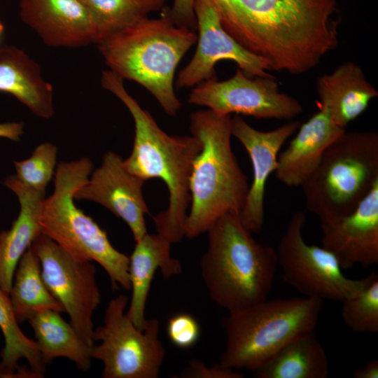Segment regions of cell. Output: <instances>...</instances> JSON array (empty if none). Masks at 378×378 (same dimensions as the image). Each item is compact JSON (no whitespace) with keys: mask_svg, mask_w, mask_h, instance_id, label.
Instances as JSON below:
<instances>
[{"mask_svg":"<svg viewBox=\"0 0 378 378\" xmlns=\"http://www.w3.org/2000/svg\"><path fill=\"white\" fill-rule=\"evenodd\" d=\"M222 26L271 70L309 71L338 44L337 0H211Z\"/></svg>","mask_w":378,"mask_h":378,"instance_id":"6da1fadb","label":"cell"},{"mask_svg":"<svg viewBox=\"0 0 378 378\" xmlns=\"http://www.w3.org/2000/svg\"><path fill=\"white\" fill-rule=\"evenodd\" d=\"M102 87L127 108L134 122V139L125 168L147 181L160 178L169 190L167 209L153 217L157 232L172 244L184 237V225L190 202L189 179L193 162L202 148L196 136L169 135L150 113L127 92L123 80L111 71H102Z\"/></svg>","mask_w":378,"mask_h":378,"instance_id":"7a4b0ae2","label":"cell"},{"mask_svg":"<svg viewBox=\"0 0 378 378\" xmlns=\"http://www.w3.org/2000/svg\"><path fill=\"white\" fill-rule=\"evenodd\" d=\"M197 40L194 30L177 26L163 7L159 18H148L97 45L110 71L140 84L175 116L182 107L174 88L176 69Z\"/></svg>","mask_w":378,"mask_h":378,"instance_id":"3957f363","label":"cell"},{"mask_svg":"<svg viewBox=\"0 0 378 378\" xmlns=\"http://www.w3.org/2000/svg\"><path fill=\"white\" fill-rule=\"evenodd\" d=\"M206 232L200 269L212 301L229 312L266 300L278 267L276 250L258 242L237 211L222 215Z\"/></svg>","mask_w":378,"mask_h":378,"instance_id":"277c9868","label":"cell"},{"mask_svg":"<svg viewBox=\"0 0 378 378\" xmlns=\"http://www.w3.org/2000/svg\"><path fill=\"white\" fill-rule=\"evenodd\" d=\"M231 115L210 109L190 115L191 134L201 141L189 179L190 208L184 236L195 238L206 232L222 215L240 212L249 188L231 146Z\"/></svg>","mask_w":378,"mask_h":378,"instance_id":"5b68a950","label":"cell"},{"mask_svg":"<svg viewBox=\"0 0 378 378\" xmlns=\"http://www.w3.org/2000/svg\"><path fill=\"white\" fill-rule=\"evenodd\" d=\"M93 167L87 157L58 164L53 192L42 203L41 232L76 258L99 264L113 288L130 290V258L115 248L106 231L74 203L75 192L88 181Z\"/></svg>","mask_w":378,"mask_h":378,"instance_id":"8992f818","label":"cell"},{"mask_svg":"<svg viewBox=\"0 0 378 378\" xmlns=\"http://www.w3.org/2000/svg\"><path fill=\"white\" fill-rule=\"evenodd\" d=\"M323 308L315 298H267L223 319L226 342L219 364L254 371L298 335L314 330Z\"/></svg>","mask_w":378,"mask_h":378,"instance_id":"52a82bcc","label":"cell"},{"mask_svg":"<svg viewBox=\"0 0 378 378\" xmlns=\"http://www.w3.org/2000/svg\"><path fill=\"white\" fill-rule=\"evenodd\" d=\"M378 181V133L345 132L300 186L307 209L320 220L353 212Z\"/></svg>","mask_w":378,"mask_h":378,"instance_id":"ba28073f","label":"cell"},{"mask_svg":"<svg viewBox=\"0 0 378 378\" xmlns=\"http://www.w3.org/2000/svg\"><path fill=\"white\" fill-rule=\"evenodd\" d=\"M129 298L118 295L104 312L103 324L94 330L91 357L101 360L104 378H157L165 356L158 337L160 323L147 319L138 329L126 313Z\"/></svg>","mask_w":378,"mask_h":378,"instance_id":"9c48e42d","label":"cell"},{"mask_svg":"<svg viewBox=\"0 0 378 378\" xmlns=\"http://www.w3.org/2000/svg\"><path fill=\"white\" fill-rule=\"evenodd\" d=\"M307 219L296 211L288 223L277 248V264L284 280L306 297L342 302L363 290L377 275L373 271L359 279L346 277L336 257L303 237Z\"/></svg>","mask_w":378,"mask_h":378,"instance_id":"30bf717a","label":"cell"},{"mask_svg":"<svg viewBox=\"0 0 378 378\" xmlns=\"http://www.w3.org/2000/svg\"><path fill=\"white\" fill-rule=\"evenodd\" d=\"M31 247L38 258L47 288L62 304L79 336L93 346V314L101 301L94 265L76 258L42 232Z\"/></svg>","mask_w":378,"mask_h":378,"instance_id":"8fae6325","label":"cell"},{"mask_svg":"<svg viewBox=\"0 0 378 378\" xmlns=\"http://www.w3.org/2000/svg\"><path fill=\"white\" fill-rule=\"evenodd\" d=\"M188 102L220 115L256 118L292 120L303 111L295 97L279 91L273 76L251 78L239 69L227 80L210 79L193 87Z\"/></svg>","mask_w":378,"mask_h":378,"instance_id":"7c38bea8","label":"cell"},{"mask_svg":"<svg viewBox=\"0 0 378 378\" xmlns=\"http://www.w3.org/2000/svg\"><path fill=\"white\" fill-rule=\"evenodd\" d=\"M197 46L190 61L178 73L179 88L195 87L203 81L217 78L214 66L221 60L235 62L248 77L272 76L267 62L251 53L232 38L222 26L211 0H194Z\"/></svg>","mask_w":378,"mask_h":378,"instance_id":"4fadbf2b","label":"cell"},{"mask_svg":"<svg viewBox=\"0 0 378 378\" xmlns=\"http://www.w3.org/2000/svg\"><path fill=\"white\" fill-rule=\"evenodd\" d=\"M123 160L118 154L107 151L101 165L92 172L74 197L108 209L128 225L136 241L147 233L145 216L149 209L142 193L145 181L131 174Z\"/></svg>","mask_w":378,"mask_h":378,"instance_id":"5bb4252c","label":"cell"},{"mask_svg":"<svg viewBox=\"0 0 378 378\" xmlns=\"http://www.w3.org/2000/svg\"><path fill=\"white\" fill-rule=\"evenodd\" d=\"M300 125L299 121L291 120L275 130L260 131L240 115L231 118L232 136L243 145L253 167V181L239 212L243 225L252 234L259 232L263 227L265 186L269 177L275 172L280 150Z\"/></svg>","mask_w":378,"mask_h":378,"instance_id":"9a60e30c","label":"cell"},{"mask_svg":"<svg viewBox=\"0 0 378 378\" xmlns=\"http://www.w3.org/2000/svg\"><path fill=\"white\" fill-rule=\"evenodd\" d=\"M322 247L342 270L378 264V181L351 214L321 220Z\"/></svg>","mask_w":378,"mask_h":378,"instance_id":"2e32d148","label":"cell"},{"mask_svg":"<svg viewBox=\"0 0 378 378\" xmlns=\"http://www.w3.org/2000/svg\"><path fill=\"white\" fill-rule=\"evenodd\" d=\"M22 21L55 48L94 43L89 12L80 0H18Z\"/></svg>","mask_w":378,"mask_h":378,"instance_id":"e0dca14e","label":"cell"},{"mask_svg":"<svg viewBox=\"0 0 378 378\" xmlns=\"http://www.w3.org/2000/svg\"><path fill=\"white\" fill-rule=\"evenodd\" d=\"M318 108L279 154L275 176L288 187L300 186L316 170L328 146L346 132L326 109Z\"/></svg>","mask_w":378,"mask_h":378,"instance_id":"ac0fdd59","label":"cell"},{"mask_svg":"<svg viewBox=\"0 0 378 378\" xmlns=\"http://www.w3.org/2000/svg\"><path fill=\"white\" fill-rule=\"evenodd\" d=\"M172 244L158 232H147L136 241L130 257L132 297L126 314L139 330L144 328L147 320L146 304L155 272L160 270L164 279H168L182 271L179 260L171 256Z\"/></svg>","mask_w":378,"mask_h":378,"instance_id":"d6986e66","label":"cell"},{"mask_svg":"<svg viewBox=\"0 0 378 378\" xmlns=\"http://www.w3.org/2000/svg\"><path fill=\"white\" fill-rule=\"evenodd\" d=\"M4 184L15 194L20 204L10 227L0 232V287L9 294L20 258L41 232L39 217L46 192L27 188L15 175L6 177Z\"/></svg>","mask_w":378,"mask_h":378,"instance_id":"ffe728a7","label":"cell"},{"mask_svg":"<svg viewBox=\"0 0 378 378\" xmlns=\"http://www.w3.org/2000/svg\"><path fill=\"white\" fill-rule=\"evenodd\" d=\"M318 107L328 111L339 126L346 127L360 116L378 92L370 84L362 69L351 61L339 65L316 81Z\"/></svg>","mask_w":378,"mask_h":378,"instance_id":"44dd1931","label":"cell"},{"mask_svg":"<svg viewBox=\"0 0 378 378\" xmlns=\"http://www.w3.org/2000/svg\"><path fill=\"white\" fill-rule=\"evenodd\" d=\"M0 92L13 95L38 117L54 115L52 85L43 78L39 65L14 46H0Z\"/></svg>","mask_w":378,"mask_h":378,"instance_id":"7402d4cb","label":"cell"},{"mask_svg":"<svg viewBox=\"0 0 378 378\" xmlns=\"http://www.w3.org/2000/svg\"><path fill=\"white\" fill-rule=\"evenodd\" d=\"M253 372L256 378H326L328 360L314 329L292 339Z\"/></svg>","mask_w":378,"mask_h":378,"instance_id":"603a6c76","label":"cell"},{"mask_svg":"<svg viewBox=\"0 0 378 378\" xmlns=\"http://www.w3.org/2000/svg\"><path fill=\"white\" fill-rule=\"evenodd\" d=\"M0 329L4 338V346L0 351V378L43 377L46 365L36 342L21 330L9 294L1 287Z\"/></svg>","mask_w":378,"mask_h":378,"instance_id":"cb8c5ba5","label":"cell"},{"mask_svg":"<svg viewBox=\"0 0 378 378\" xmlns=\"http://www.w3.org/2000/svg\"><path fill=\"white\" fill-rule=\"evenodd\" d=\"M28 321L45 365L63 357L75 363L82 371L90 369L92 346L79 336L70 323L63 319L60 312L52 309L41 311Z\"/></svg>","mask_w":378,"mask_h":378,"instance_id":"d4e9b609","label":"cell"},{"mask_svg":"<svg viewBox=\"0 0 378 378\" xmlns=\"http://www.w3.org/2000/svg\"><path fill=\"white\" fill-rule=\"evenodd\" d=\"M9 296L19 323L28 321L41 311L64 312L62 304L47 288L38 258L31 246L17 265Z\"/></svg>","mask_w":378,"mask_h":378,"instance_id":"484cf974","label":"cell"},{"mask_svg":"<svg viewBox=\"0 0 378 378\" xmlns=\"http://www.w3.org/2000/svg\"><path fill=\"white\" fill-rule=\"evenodd\" d=\"M90 15L94 43L162 9L165 0H80Z\"/></svg>","mask_w":378,"mask_h":378,"instance_id":"4316f807","label":"cell"},{"mask_svg":"<svg viewBox=\"0 0 378 378\" xmlns=\"http://www.w3.org/2000/svg\"><path fill=\"white\" fill-rule=\"evenodd\" d=\"M341 302L342 317L351 331L378 332V275L359 293Z\"/></svg>","mask_w":378,"mask_h":378,"instance_id":"83f0119b","label":"cell"},{"mask_svg":"<svg viewBox=\"0 0 378 378\" xmlns=\"http://www.w3.org/2000/svg\"><path fill=\"white\" fill-rule=\"evenodd\" d=\"M57 155V148L53 144H41L35 148L29 158L14 161L15 176L27 188L45 192L55 174Z\"/></svg>","mask_w":378,"mask_h":378,"instance_id":"f1b7e54d","label":"cell"},{"mask_svg":"<svg viewBox=\"0 0 378 378\" xmlns=\"http://www.w3.org/2000/svg\"><path fill=\"white\" fill-rule=\"evenodd\" d=\"M167 332L170 341L175 346L188 349L197 342L200 328L198 322L192 315L180 313L169 318Z\"/></svg>","mask_w":378,"mask_h":378,"instance_id":"f546056e","label":"cell"},{"mask_svg":"<svg viewBox=\"0 0 378 378\" xmlns=\"http://www.w3.org/2000/svg\"><path fill=\"white\" fill-rule=\"evenodd\" d=\"M177 377L181 378H242L244 374L237 370L225 368L220 364L209 367L200 360H190Z\"/></svg>","mask_w":378,"mask_h":378,"instance_id":"4dcf8cb0","label":"cell"},{"mask_svg":"<svg viewBox=\"0 0 378 378\" xmlns=\"http://www.w3.org/2000/svg\"><path fill=\"white\" fill-rule=\"evenodd\" d=\"M194 0H173L172 6L168 8L172 20L179 27L195 31L197 22L193 10Z\"/></svg>","mask_w":378,"mask_h":378,"instance_id":"1f68e13d","label":"cell"},{"mask_svg":"<svg viewBox=\"0 0 378 378\" xmlns=\"http://www.w3.org/2000/svg\"><path fill=\"white\" fill-rule=\"evenodd\" d=\"M24 123L22 122H1L0 138L18 141L24 132Z\"/></svg>","mask_w":378,"mask_h":378,"instance_id":"d6a6232c","label":"cell"},{"mask_svg":"<svg viewBox=\"0 0 378 378\" xmlns=\"http://www.w3.org/2000/svg\"><path fill=\"white\" fill-rule=\"evenodd\" d=\"M354 378H377L378 361L372 359L363 367L356 369L352 374Z\"/></svg>","mask_w":378,"mask_h":378,"instance_id":"836d02e7","label":"cell"},{"mask_svg":"<svg viewBox=\"0 0 378 378\" xmlns=\"http://www.w3.org/2000/svg\"><path fill=\"white\" fill-rule=\"evenodd\" d=\"M4 31V25L3 22L1 21V20H0V39H1V36H2V34H3Z\"/></svg>","mask_w":378,"mask_h":378,"instance_id":"e575fe53","label":"cell"}]
</instances>
